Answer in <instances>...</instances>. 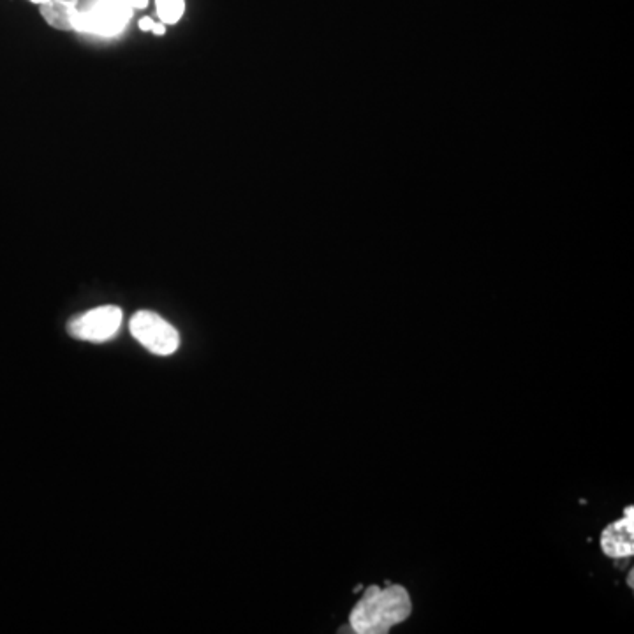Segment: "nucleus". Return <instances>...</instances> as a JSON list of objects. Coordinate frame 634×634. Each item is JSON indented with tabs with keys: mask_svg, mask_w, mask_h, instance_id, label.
<instances>
[{
	"mask_svg": "<svg viewBox=\"0 0 634 634\" xmlns=\"http://www.w3.org/2000/svg\"><path fill=\"white\" fill-rule=\"evenodd\" d=\"M132 14V7L123 0H97L90 11H77L74 30L97 35H115L122 30Z\"/></svg>",
	"mask_w": 634,
	"mask_h": 634,
	"instance_id": "obj_4",
	"label": "nucleus"
},
{
	"mask_svg": "<svg viewBox=\"0 0 634 634\" xmlns=\"http://www.w3.org/2000/svg\"><path fill=\"white\" fill-rule=\"evenodd\" d=\"M633 576H634V569H629V576L626 578V581H627V585H629V588L634 587V585H633Z\"/></svg>",
	"mask_w": 634,
	"mask_h": 634,
	"instance_id": "obj_11",
	"label": "nucleus"
},
{
	"mask_svg": "<svg viewBox=\"0 0 634 634\" xmlns=\"http://www.w3.org/2000/svg\"><path fill=\"white\" fill-rule=\"evenodd\" d=\"M154 23H155V21L151 20V18H143V20L139 21V28H141V30L148 32V30H151V27H154Z\"/></svg>",
	"mask_w": 634,
	"mask_h": 634,
	"instance_id": "obj_9",
	"label": "nucleus"
},
{
	"mask_svg": "<svg viewBox=\"0 0 634 634\" xmlns=\"http://www.w3.org/2000/svg\"><path fill=\"white\" fill-rule=\"evenodd\" d=\"M123 2L132 7V9H143V7H147L148 0H123Z\"/></svg>",
	"mask_w": 634,
	"mask_h": 634,
	"instance_id": "obj_8",
	"label": "nucleus"
},
{
	"mask_svg": "<svg viewBox=\"0 0 634 634\" xmlns=\"http://www.w3.org/2000/svg\"><path fill=\"white\" fill-rule=\"evenodd\" d=\"M185 11L183 0H157V13L162 23H176Z\"/></svg>",
	"mask_w": 634,
	"mask_h": 634,
	"instance_id": "obj_7",
	"label": "nucleus"
},
{
	"mask_svg": "<svg viewBox=\"0 0 634 634\" xmlns=\"http://www.w3.org/2000/svg\"><path fill=\"white\" fill-rule=\"evenodd\" d=\"M120 324L122 310L115 305H104L74 316L67 323V333L76 340L102 344L118 333Z\"/></svg>",
	"mask_w": 634,
	"mask_h": 634,
	"instance_id": "obj_3",
	"label": "nucleus"
},
{
	"mask_svg": "<svg viewBox=\"0 0 634 634\" xmlns=\"http://www.w3.org/2000/svg\"><path fill=\"white\" fill-rule=\"evenodd\" d=\"M151 32H154L155 35H164V32H166L164 23H154V27H151Z\"/></svg>",
	"mask_w": 634,
	"mask_h": 634,
	"instance_id": "obj_10",
	"label": "nucleus"
},
{
	"mask_svg": "<svg viewBox=\"0 0 634 634\" xmlns=\"http://www.w3.org/2000/svg\"><path fill=\"white\" fill-rule=\"evenodd\" d=\"M601 549L606 557L615 560L630 559L634 555V507L627 506L623 516L602 530Z\"/></svg>",
	"mask_w": 634,
	"mask_h": 634,
	"instance_id": "obj_5",
	"label": "nucleus"
},
{
	"mask_svg": "<svg viewBox=\"0 0 634 634\" xmlns=\"http://www.w3.org/2000/svg\"><path fill=\"white\" fill-rule=\"evenodd\" d=\"M132 337L157 356H169L180 347V335L171 324L158 313L150 310H139L129 323Z\"/></svg>",
	"mask_w": 634,
	"mask_h": 634,
	"instance_id": "obj_2",
	"label": "nucleus"
},
{
	"mask_svg": "<svg viewBox=\"0 0 634 634\" xmlns=\"http://www.w3.org/2000/svg\"><path fill=\"white\" fill-rule=\"evenodd\" d=\"M76 13L74 0H46L41 4V14L44 21L58 30H74Z\"/></svg>",
	"mask_w": 634,
	"mask_h": 634,
	"instance_id": "obj_6",
	"label": "nucleus"
},
{
	"mask_svg": "<svg viewBox=\"0 0 634 634\" xmlns=\"http://www.w3.org/2000/svg\"><path fill=\"white\" fill-rule=\"evenodd\" d=\"M32 2H35V4H42V2H46V0H32Z\"/></svg>",
	"mask_w": 634,
	"mask_h": 634,
	"instance_id": "obj_12",
	"label": "nucleus"
},
{
	"mask_svg": "<svg viewBox=\"0 0 634 634\" xmlns=\"http://www.w3.org/2000/svg\"><path fill=\"white\" fill-rule=\"evenodd\" d=\"M411 613L412 599L407 588L398 583L370 585L351 609L349 626L356 634H387Z\"/></svg>",
	"mask_w": 634,
	"mask_h": 634,
	"instance_id": "obj_1",
	"label": "nucleus"
}]
</instances>
